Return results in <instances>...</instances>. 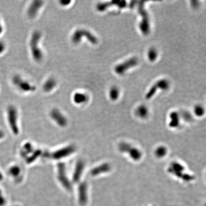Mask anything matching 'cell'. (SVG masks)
<instances>
[{"label": "cell", "instance_id": "obj_1", "mask_svg": "<svg viewBox=\"0 0 206 206\" xmlns=\"http://www.w3.org/2000/svg\"><path fill=\"white\" fill-rule=\"evenodd\" d=\"M41 33L38 31H35L32 34L30 41V47L32 55L36 62H40L43 58V52L39 47V43L41 38Z\"/></svg>", "mask_w": 206, "mask_h": 206}, {"label": "cell", "instance_id": "obj_2", "mask_svg": "<svg viewBox=\"0 0 206 206\" xmlns=\"http://www.w3.org/2000/svg\"><path fill=\"white\" fill-rule=\"evenodd\" d=\"M7 123L13 134L15 136L19 133L18 114L17 108L14 105L8 106L6 110Z\"/></svg>", "mask_w": 206, "mask_h": 206}, {"label": "cell", "instance_id": "obj_3", "mask_svg": "<svg viewBox=\"0 0 206 206\" xmlns=\"http://www.w3.org/2000/svg\"><path fill=\"white\" fill-rule=\"evenodd\" d=\"M83 37H85L92 45H96L98 42L97 37L91 32L85 29H78L74 32L71 36V41L72 43L77 45L80 43Z\"/></svg>", "mask_w": 206, "mask_h": 206}, {"label": "cell", "instance_id": "obj_4", "mask_svg": "<svg viewBox=\"0 0 206 206\" xmlns=\"http://www.w3.org/2000/svg\"><path fill=\"white\" fill-rule=\"evenodd\" d=\"M57 179L64 188L67 191H72V183L67 177L65 164L60 162L57 164Z\"/></svg>", "mask_w": 206, "mask_h": 206}, {"label": "cell", "instance_id": "obj_5", "mask_svg": "<svg viewBox=\"0 0 206 206\" xmlns=\"http://www.w3.org/2000/svg\"><path fill=\"white\" fill-rule=\"evenodd\" d=\"M12 82L14 85L24 92H34L36 90L35 86L22 79L20 75H15L12 77Z\"/></svg>", "mask_w": 206, "mask_h": 206}, {"label": "cell", "instance_id": "obj_6", "mask_svg": "<svg viewBox=\"0 0 206 206\" xmlns=\"http://www.w3.org/2000/svg\"><path fill=\"white\" fill-rule=\"evenodd\" d=\"M138 64V60L137 57H132L121 64H119L115 68V73L119 75H123L127 71L132 67H135Z\"/></svg>", "mask_w": 206, "mask_h": 206}, {"label": "cell", "instance_id": "obj_7", "mask_svg": "<svg viewBox=\"0 0 206 206\" xmlns=\"http://www.w3.org/2000/svg\"><path fill=\"white\" fill-rule=\"evenodd\" d=\"M76 151V148L74 145H69L56 150L51 154V157L55 160L65 158L73 154Z\"/></svg>", "mask_w": 206, "mask_h": 206}, {"label": "cell", "instance_id": "obj_8", "mask_svg": "<svg viewBox=\"0 0 206 206\" xmlns=\"http://www.w3.org/2000/svg\"><path fill=\"white\" fill-rule=\"evenodd\" d=\"M139 11L142 18L139 25L140 30L144 35H148L150 30L149 20L147 12L146 10H145L144 8V4H140L139 6Z\"/></svg>", "mask_w": 206, "mask_h": 206}, {"label": "cell", "instance_id": "obj_9", "mask_svg": "<svg viewBox=\"0 0 206 206\" xmlns=\"http://www.w3.org/2000/svg\"><path fill=\"white\" fill-rule=\"evenodd\" d=\"M51 118L61 127H66L67 125V119L65 115L58 109H53L50 112Z\"/></svg>", "mask_w": 206, "mask_h": 206}, {"label": "cell", "instance_id": "obj_10", "mask_svg": "<svg viewBox=\"0 0 206 206\" xmlns=\"http://www.w3.org/2000/svg\"><path fill=\"white\" fill-rule=\"evenodd\" d=\"M169 86V83L167 80L161 79L156 82L149 89L146 95V98L150 99L156 93L158 89L162 90H167Z\"/></svg>", "mask_w": 206, "mask_h": 206}, {"label": "cell", "instance_id": "obj_11", "mask_svg": "<svg viewBox=\"0 0 206 206\" xmlns=\"http://www.w3.org/2000/svg\"><path fill=\"white\" fill-rule=\"evenodd\" d=\"M88 184L85 182H82L78 186V201L81 206H85L88 202Z\"/></svg>", "mask_w": 206, "mask_h": 206}, {"label": "cell", "instance_id": "obj_12", "mask_svg": "<svg viewBox=\"0 0 206 206\" xmlns=\"http://www.w3.org/2000/svg\"><path fill=\"white\" fill-rule=\"evenodd\" d=\"M44 5V2L40 0L34 1L30 5L27 10V15L31 18L36 17L41 7Z\"/></svg>", "mask_w": 206, "mask_h": 206}, {"label": "cell", "instance_id": "obj_13", "mask_svg": "<svg viewBox=\"0 0 206 206\" xmlns=\"http://www.w3.org/2000/svg\"><path fill=\"white\" fill-rule=\"evenodd\" d=\"M85 167V164L83 161L79 160L77 162L73 173V180L74 182L77 183L79 181L84 170Z\"/></svg>", "mask_w": 206, "mask_h": 206}, {"label": "cell", "instance_id": "obj_14", "mask_svg": "<svg viewBox=\"0 0 206 206\" xmlns=\"http://www.w3.org/2000/svg\"><path fill=\"white\" fill-rule=\"evenodd\" d=\"M57 85L56 80L53 78L50 77L46 80L43 85V88L44 91L45 92H51L55 88Z\"/></svg>", "mask_w": 206, "mask_h": 206}, {"label": "cell", "instance_id": "obj_15", "mask_svg": "<svg viewBox=\"0 0 206 206\" xmlns=\"http://www.w3.org/2000/svg\"><path fill=\"white\" fill-rule=\"evenodd\" d=\"M73 100L75 104H82L88 101L89 97L87 95L84 93L78 92L74 94Z\"/></svg>", "mask_w": 206, "mask_h": 206}, {"label": "cell", "instance_id": "obj_16", "mask_svg": "<svg viewBox=\"0 0 206 206\" xmlns=\"http://www.w3.org/2000/svg\"><path fill=\"white\" fill-rule=\"evenodd\" d=\"M120 1H113L109 2H103V3H99L96 5V9L98 11L102 12L105 11L108 9V7L111 6L117 5L118 6L119 4L120 3Z\"/></svg>", "mask_w": 206, "mask_h": 206}, {"label": "cell", "instance_id": "obj_17", "mask_svg": "<svg viewBox=\"0 0 206 206\" xmlns=\"http://www.w3.org/2000/svg\"><path fill=\"white\" fill-rule=\"evenodd\" d=\"M21 172V168L17 165H12L8 170V174L15 179L18 178L20 177Z\"/></svg>", "mask_w": 206, "mask_h": 206}, {"label": "cell", "instance_id": "obj_18", "mask_svg": "<svg viewBox=\"0 0 206 206\" xmlns=\"http://www.w3.org/2000/svg\"><path fill=\"white\" fill-rule=\"evenodd\" d=\"M108 165L107 164H103V165L95 167L94 168L91 169L90 171V174L93 176H97L99 174L108 171Z\"/></svg>", "mask_w": 206, "mask_h": 206}, {"label": "cell", "instance_id": "obj_19", "mask_svg": "<svg viewBox=\"0 0 206 206\" xmlns=\"http://www.w3.org/2000/svg\"><path fill=\"white\" fill-rule=\"evenodd\" d=\"M33 147L31 144L26 143L22 147V150L21 151V154L22 157L25 158H26L28 154H30L33 152Z\"/></svg>", "mask_w": 206, "mask_h": 206}, {"label": "cell", "instance_id": "obj_20", "mask_svg": "<svg viewBox=\"0 0 206 206\" xmlns=\"http://www.w3.org/2000/svg\"><path fill=\"white\" fill-rule=\"evenodd\" d=\"M158 53L156 49L154 48H150V49L148 51V59L151 62H154L156 60L158 57Z\"/></svg>", "mask_w": 206, "mask_h": 206}, {"label": "cell", "instance_id": "obj_21", "mask_svg": "<svg viewBox=\"0 0 206 206\" xmlns=\"http://www.w3.org/2000/svg\"><path fill=\"white\" fill-rule=\"evenodd\" d=\"M119 95V91L118 88L114 86L111 88L109 92V95L111 99L113 100H117L118 98Z\"/></svg>", "mask_w": 206, "mask_h": 206}, {"label": "cell", "instance_id": "obj_22", "mask_svg": "<svg viewBox=\"0 0 206 206\" xmlns=\"http://www.w3.org/2000/svg\"><path fill=\"white\" fill-rule=\"evenodd\" d=\"M41 154V151L40 150H35V152L33 153L30 157H28L26 158V162L28 163L33 162L40 156Z\"/></svg>", "mask_w": 206, "mask_h": 206}, {"label": "cell", "instance_id": "obj_23", "mask_svg": "<svg viewBox=\"0 0 206 206\" xmlns=\"http://www.w3.org/2000/svg\"><path fill=\"white\" fill-rule=\"evenodd\" d=\"M6 45L4 42L0 41V54H2L5 50Z\"/></svg>", "mask_w": 206, "mask_h": 206}, {"label": "cell", "instance_id": "obj_24", "mask_svg": "<svg viewBox=\"0 0 206 206\" xmlns=\"http://www.w3.org/2000/svg\"><path fill=\"white\" fill-rule=\"evenodd\" d=\"M71 2V1H68V0H62V1H60V4L61 5L64 6H65L68 5H69L70 4V2Z\"/></svg>", "mask_w": 206, "mask_h": 206}, {"label": "cell", "instance_id": "obj_25", "mask_svg": "<svg viewBox=\"0 0 206 206\" xmlns=\"http://www.w3.org/2000/svg\"><path fill=\"white\" fill-rule=\"evenodd\" d=\"M5 137V133L3 130L0 129V140L3 139Z\"/></svg>", "mask_w": 206, "mask_h": 206}, {"label": "cell", "instance_id": "obj_26", "mask_svg": "<svg viewBox=\"0 0 206 206\" xmlns=\"http://www.w3.org/2000/svg\"><path fill=\"white\" fill-rule=\"evenodd\" d=\"M4 31V27L2 26V24L1 21L0 20V35L2 34V32Z\"/></svg>", "mask_w": 206, "mask_h": 206}]
</instances>
